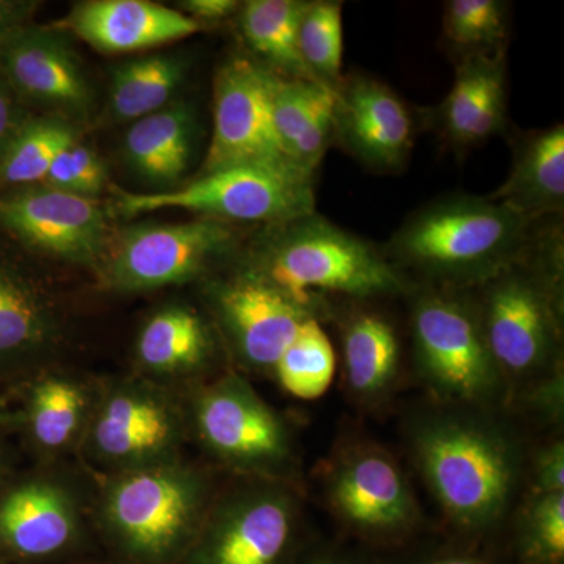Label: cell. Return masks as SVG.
I'll return each instance as SVG.
<instances>
[{"instance_id":"cell-1","label":"cell","mask_w":564,"mask_h":564,"mask_svg":"<svg viewBox=\"0 0 564 564\" xmlns=\"http://www.w3.org/2000/svg\"><path fill=\"white\" fill-rule=\"evenodd\" d=\"M532 223L491 198L448 196L400 226L388 245L389 261L434 280L486 282L522 261Z\"/></svg>"},{"instance_id":"cell-2","label":"cell","mask_w":564,"mask_h":564,"mask_svg":"<svg viewBox=\"0 0 564 564\" xmlns=\"http://www.w3.org/2000/svg\"><path fill=\"white\" fill-rule=\"evenodd\" d=\"M245 272L307 311L317 292L369 299L404 289L402 274L383 252L317 212L272 226Z\"/></svg>"},{"instance_id":"cell-3","label":"cell","mask_w":564,"mask_h":564,"mask_svg":"<svg viewBox=\"0 0 564 564\" xmlns=\"http://www.w3.org/2000/svg\"><path fill=\"white\" fill-rule=\"evenodd\" d=\"M206 505L203 475L173 458L115 474L104 486L99 519L133 562L172 564L191 551Z\"/></svg>"},{"instance_id":"cell-4","label":"cell","mask_w":564,"mask_h":564,"mask_svg":"<svg viewBox=\"0 0 564 564\" xmlns=\"http://www.w3.org/2000/svg\"><path fill=\"white\" fill-rule=\"evenodd\" d=\"M423 475L455 524L486 529L502 514L514 469L502 441L477 426L441 422L417 440Z\"/></svg>"},{"instance_id":"cell-5","label":"cell","mask_w":564,"mask_h":564,"mask_svg":"<svg viewBox=\"0 0 564 564\" xmlns=\"http://www.w3.org/2000/svg\"><path fill=\"white\" fill-rule=\"evenodd\" d=\"M162 209L202 212L223 220L281 225L314 214L313 177L242 165L202 174L176 191L151 195L118 191L115 196L113 210L122 217Z\"/></svg>"},{"instance_id":"cell-6","label":"cell","mask_w":564,"mask_h":564,"mask_svg":"<svg viewBox=\"0 0 564 564\" xmlns=\"http://www.w3.org/2000/svg\"><path fill=\"white\" fill-rule=\"evenodd\" d=\"M273 80L272 69L250 58H232L221 66L215 77L214 132L202 174L256 165L307 176L289 158L274 128Z\"/></svg>"},{"instance_id":"cell-7","label":"cell","mask_w":564,"mask_h":564,"mask_svg":"<svg viewBox=\"0 0 564 564\" xmlns=\"http://www.w3.org/2000/svg\"><path fill=\"white\" fill-rule=\"evenodd\" d=\"M184 415L172 397L144 381H124L102 393L84 432L95 462L110 469H137L176 458Z\"/></svg>"},{"instance_id":"cell-8","label":"cell","mask_w":564,"mask_h":564,"mask_svg":"<svg viewBox=\"0 0 564 564\" xmlns=\"http://www.w3.org/2000/svg\"><path fill=\"white\" fill-rule=\"evenodd\" d=\"M193 425L204 447L237 469L273 473L291 458L284 422L237 375L199 392Z\"/></svg>"},{"instance_id":"cell-9","label":"cell","mask_w":564,"mask_h":564,"mask_svg":"<svg viewBox=\"0 0 564 564\" xmlns=\"http://www.w3.org/2000/svg\"><path fill=\"white\" fill-rule=\"evenodd\" d=\"M291 496L276 488L236 494L207 516L185 564H288L295 547Z\"/></svg>"},{"instance_id":"cell-10","label":"cell","mask_w":564,"mask_h":564,"mask_svg":"<svg viewBox=\"0 0 564 564\" xmlns=\"http://www.w3.org/2000/svg\"><path fill=\"white\" fill-rule=\"evenodd\" d=\"M231 242V229L215 220L132 226L111 252L107 282L121 292L182 284L202 273Z\"/></svg>"},{"instance_id":"cell-11","label":"cell","mask_w":564,"mask_h":564,"mask_svg":"<svg viewBox=\"0 0 564 564\" xmlns=\"http://www.w3.org/2000/svg\"><path fill=\"white\" fill-rule=\"evenodd\" d=\"M415 351L423 373L445 395L477 399L496 378L480 321L463 303L440 293L417 300L413 313Z\"/></svg>"},{"instance_id":"cell-12","label":"cell","mask_w":564,"mask_h":564,"mask_svg":"<svg viewBox=\"0 0 564 564\" xmlns=\"http://www.w3.org/2000/svg\"><path fill=\"white\" fill-rule=\"evenodd\" d=\"M486 284L484 315L478 321L497 369L532 372L549 358L556 339L547 293L521 261Z\"/></svg>"},{"instance_id":"cell-13","label":"cell","mask_w":564,"mask_h":564,"mask_svg":"<svg viewBox=\"0 0 564 564\" xmlns=\"http://www.w3.org/2000/svg\"><path fill=\"white\" fill-rule=\"evenodd\" d=\"M0 221L41 251L73 262H93L106 242V214L88 196L28 188L0 199Z\"/></svg>"},{"instance_id":"cell-14","label":"cell","mask_w":564,"mask_h":564,"mask_svg":"<svg viewBox=\"0 0 564 564\" xmlns=\"http://www.w3.org/2000/svg\"><path fill=\"white\" fill-rule=\"evenodd\" d=\"M334 141L369 169L393 172L414 143V124L402 99L381 82L356 76L336 88Z\"/></svg>"},{"instance_id":"cell-15","label":"cell","mask_w":564,"mask_h":564,"mask_svg":"<svg viewBox=\"0 0 564 564\" xmlns=\"http://www.w3.org/2000/svg\"><path fill=\"white\" fill-rule=\"evenodd\" d=\"M223 328L248 366L274 369L311 311L265 281L242 272L214 291Z\"/></svg>"},{"instance_id":"cell-16","label":"cell","mask_w":564,"mask_h":564,"mask_svg":"<svg viewBox=\"0 0 564 564\" xmlns=\"http://www.w3.org/2000/svg\"><path fill=\"white\" fill-rule=\"evenodd\" d=\"M332 500L345 524L373 540H393L415 519L402 470L381 452H361L344 463L333 478Z\"/></svg>"},{"instance_id":"cell-17","label":"cell","mask_w":564,"mask_h":564,"mask_svg":"<svg viewBox=\"0 0 564 564\" xmlns=\"http://www.w3.org/2000/svg\"><path fill=\"white\" fill-rule=\"evenodd\" d=\"M0 58L11 84L32 101L70 111L91 102L87 77L57 32L18 29L0 36Z\"/></svg>"},{"instance_id":"cell-18","label":"cell","mask_w":564,"mask_h":564,"mask_svg":"<svg viewBox=\"0 0 564 564\" xmlns=\"http://www.w3.org/2000/svg\"><path fill=\"white\" fill-rule=\"evenodd\" d=\"M73 494L54 480H29L0 499V544L28 560L50 558L79 538Z\"/></svg>"},{"instance_id":"cell-19","label":"cell","mask_w":564,"mask_h":564,"mask_svg":"<svg viewBox=\"0 0 564 564\" xmlns=\"http://www.w3.org/2000/svg\"><path fill=\"white\" fill-rule=\"evenodd\" d=\"M66 28L101 52L143 51L187 39L202 24L181 11L147 0H88L74 6Z\"/></svg>"},{"instance_id":"cell-20","label":"cell","mask_w":564,"mask_h":564,"mask_svg":"<svg viewBox=\"0 0 564 564\" xmlns=\"http://www.w3.org/2000/svg\"><path fill=\"white\" fill-rule=\"evenodd\" d=\"M437 126L456 148L484 143L507 122V65L502 51L466 54L437 107Z\"/></svg>"},{"instance_id":"cell-21","label":"cell","mask_w":564,"mask_h":564,"mask_svg":"<svg viewBox=\"0 0 564 564\" xmlns=\"http://www.w3.org/2000/svg\"><path fill=\"white\" fill-rule=\"evenodd\" d=\"M273 121L292 162L314 177L334 143L336 90L321 82L274 74Z\"/></svg>"},{"instance_id":"cell-22","label":"cell","mask_w":564,"mask_h":564,"mask_svg":"<svg viewBox=\"0 0 564 564\" xmlns=\"http://www.w3.org/2000/svg\"><path fill=\"white\" fill-rule=\"evenodd\" d=\"M489 198L532 221L563 212V124L527 133L516 141L510 174Z\"/></svg>"},{"instance_id":"cell-23","label":"cell","mask_w":564,"mask_h":564,"mask_svg":"<svg viewBox=\"0 0 564 564\" xmlns=\"http://www.w3.org/2000/svg\"><path fill=\"white\" fill-rule=\"evenodd\" d=\"M195 139V117L187 104H172L133 121L124 154L140 176L152 182L180 181L187 172Z\"/></svg>"},{"instance_id":"cell-24","label":"cell","mask_w":564,"mask_h":564,"mask_svg":"<svg viewBox=\"0 0 564 564\" xmlns=\"http://www.w3.org/2000/svg\"><path fill=\"white\" fill-rule=\"evenodd\" d=\"M135 352L141 369L154 378L187 377L209 361V329L188 307H163L144 323Z\"/></svg>"},{"instance_id":"cell-25","label":"cell","mask_w":564,"mask_h":564,"mask_svg":"<svg viewBox=\"0 0 564 564\" xmlns=\"http://www.w3.org/2000/svg\"><path fill=\"white\" fill-rule=\"evenodd\" d=\"M307 6L310 2L303 0H250L240 7L245 41L278 76L315 80L304 66L299 46Z\"/></svg>"},{"instance_id":"cell-26","label":"cell","mask_w":564,"mask_h":564,"mask_svg":"<svg viewBox=\"0 0 564 564\" xmlns=\"http://www.w3.org/2000/svg\"><path fill=\"white\" fill-rule=\"evenodd\" d=\"M90 414V395L79 381L52 375L32 389L29 426L36 445L50 454L76 443L87 429Z\"/></svg>"},{"instance_id":"cell-27","label":"cell","mask_w":564,"mask_h":564,"mask_svg":"<svg viewBox=\"0 0 564 564\" xmlns=\"http://www.w3.org/2000/svg\"><path fill=\"white\" fill-rule=\"evenodd\" d=\"M187 65L180 55H152L113 70L109 107L117 121H137L162 110L184 80Z\"/></svg>"},{"instance_id":"cell-28","label":"cell","mask_w":564,"mask_h":564,"mask_svg":"<svg viewBox=\"0 0 564 564\" xmlns=\"http://www.w3.org/2000/svg\"><path fill=\"white\" fill-rule=\"evenodd\" d=\"M399 351L395 332L383 317L352 318L344 339L348 383L359 393L381 391L397 372Z\"/></svg>"},{"instance_id":"cell-29","label":"cell","mask_w":564,"mask_h":564,"mask_svg":"<svg viewBox=\"0 0 564 564\" xmlns=\"http://www.w3.org/2000/svg\"><path fill=\"white\" fill-rule=\"evenodd\" d=\"M334 369L333 345L317 318L311 317L303 323L273 370L282 388L291 395L314 400L328 391Z\"/></svg>"},{"instance_id":"cell-30","label":"cell","mask_w":564,"mask_h":564,"mask_svg":"<svg viewBox=\"0 0 564 564\" xmlns=\"http://www.w3.org/2000/svg\"><path fill=\"white\" fill-rule=\"evenodd\" d=\"M343 2H310L300 25L299 46L304 66L321 84L336 90L343 84Z\"/></svg>"},{"instance_id":"cell-31","label":"cell","mask_w":564,"mask_h":564,"mask_svg":"<svg viewBox=\"0 0 564 564\" xmlns=\"http://www.w3.org/2000/svg\"><path fill=\"white\" fill-rule=\"evenodd\" d=\"M73 137H76L73 129L61 121L25 122L0 159V181L32 184L46 180L52 159Z\"/></svg>"},{"instance_id":"cell-32","label":"cell","mask_w":564,"mask_h":564,"mask_svg":"<svg viewBox=\"0 0 564 564\" xmlns=\"http://www.w3.org/2000/svg\"><path fill=\"white\" fill-rule=\"evenodd\" d=\"M507 10L500 0H452L445 6V39L466 54L497 52L507 39Z\"/></svg>"},{"instance_id":"cell-33","label":"cell","mask_w":564,"mask_h":564,"mask_svg":"<svg viewBox=\"0 0 564 564\" xmlns=\"http://www.w3.org/2000/svg\"><path fill=\"white\" fill-rule=\"evenodd\" d=\"M46 311L28 289L0 273V356L29 351L50 336Z\"/></svg>"},{"instance_id":"cell-34","label":"cell","mask_w":564,"mask_h":564,"mask_svg":"<svg viewBox=\"0 0 564 564\" xmlns=\"http://www.w3.org/2000/svg\"><path fill=\"white\" fill-rule=\"evenodd\" d=\"M522 564H563L564 492L540 494L525 514L518 541Z\"/></svg>"},{"instance_id":"cell-35","label":"cell","mask_w":564,"mask_h":564,"mask_svg":"<svg viewBox=\"0 0 564 564\" xmlns=\"http://www.w3.org/2000/svg\"><path fill=\"white\" fill-rule=\"evenodd\" d=\"M68 152L77 195L88 196V198L98 195L107 182L106 169L98 155L77 139L70 141Z\"/></svg>"},{"instance_id":"cell-36","label":"cell","mask_w":564,"mask_h":564,"mask_svg":"<svg viewBox=\"0 0 564 564\" xmlns=\"http://www.w3.org/2000/svg\"><path fill=\"white\" fill-rule=\"evenodd\" d=\"M536 488L540 494L564 491V448L562 443L551 445L538 459Z\"/></svg>"},{"instance_id":"cell-37","label":"cell","mask_w":564,"mask_h":564,"mask_svg":"<svg viewBox=\"0 0 564 564\" xmlns=\"http://www.w3.org/2000/svg\"><path fill=\"white\" fill-rule=\"evenodd\" d=\"M187 17L202 24V21H223L240 10L236 0H187L181 3Z\"/></svg>"},{"instance_id":"cell-38","label":"cell","mask_w":564,"mask_h":564,"mask_svg":"<svg viewBox=\"0 0 564 564\" xmlns=\"http://www.w3.org/2000/svg\"><path fill=\"white\" fill-rule=\"evenodd\" d=\"M36 6V2L0 0V36L22 29V24L29 20Z\"/></svg>"},{"instance_id":"cell-39","label":"cell","mask_w":564,"mask_h":564,"mask_svg":"<svg viewBox=\"0 0 564 564\" xmlns=\"http://www.w3.org/2000/svg\"><path fill=\"white\" fill-rule=\"evenodd\" d=\"M22 124L18 122L17 111H14L13 101H11L9 91L0 84V159L3 152L20 131Z\"/></svg>"},{"instance_id":"cell-40","label":"cell","mask_w":564,"mask_h":564,"mask_svg":"<svg viewBox=\"0 0 564 564\" xmlns=\"http://www.w3.org/2000/svg\"><path fill=\"white\" fill-rule=\"evenodd\" d=\"M421 564H489L480 556L467 554V552H447L425 560Z\"/></svg>"},{"instance_id":"cell-41","label":"cell","mask_w":564,"mask_h":564,"mask_svg":"<svg viewBox=\"0 0 564 564\" xmlns=\"http://www.w3.org/2000/svg\"><path fill=\"white\" fill-rule=\"evenodd\" d=\"M304 564H358L351 562V560L345 558V556L334 554H321L315 555L313 558L307 560Z\"/></svg>"},{"instance_id":"cell-42","label":"cell","mask_w":564,"mask_h":564,"mask_svg":"<svg viewBox=\"0 0 564 564\" xmlns=\"http://www.w3.org/2000/svg\"><path fill=\"white\" fill-rule=\"evenodd\" d=\"M10 421L9 411H7L6 402L0 400V423H6Z\"/></svg>"}]
</instances>
